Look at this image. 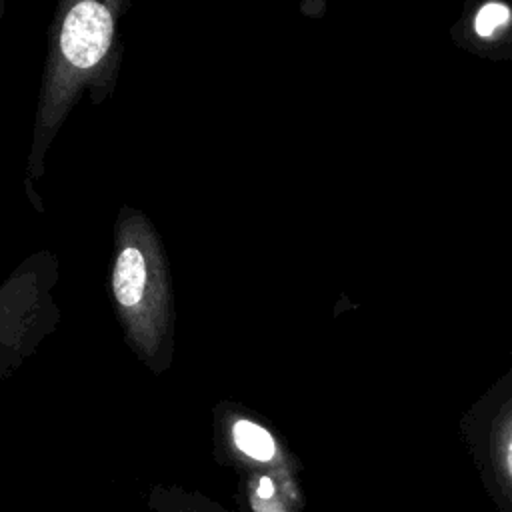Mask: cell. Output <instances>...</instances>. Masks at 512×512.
Masks as SVG:
<instances>
[{"instance_id":"1","label":"cell","mask_w":512,"mask_h":512,"mask_svg":"<svg viewBox=\"0 0 512 512\" xmlns=\"http://www.w3.org/2000/svg\"><path fill=\"white\" fill-rule=\"evenodd\" d=\"M120 6L122 0H58L24 162V186L36 210H42L36 186L44 176L54 138L78 96L104 76Z\"/></svg>"},{"instance_id":"2","label":"cell","mask_w":512,"mask_h":512,"mask_svg":"<svg viewBox=\"0 0 512 512\" xmlns=\"http://www.w3.org/2000/svg\"><path fill=\"white\" fill-rule=\"evenodd\" d=\"M56 264L50 252L26 256L0 282V378L34 348L50 318Z\"/></svg>"},{"instance_id":"3","label":"cell","mask_w":512,"mask_h":512,"mask_svg":"<svg viewBox=\"0 0 512 512\" xmlns=\"http://www.w3.org/2000/svg\"><path fill=\"white\" fill-rule=\"evenodd\" d=\"M112 292L128 316L146 314L164 290L162 250L148 222L136 214L122 216L116 234Z\"/></svg>"},{"instance_id":"4","label":"cell","mask_w":512,"mask_h":512,"mask_svg":"<svg viewBox=\"0 0 512 512\" xmlns=\"http://www.w3.org/2000/svg\"><path fill=\"white\" fill-rule=\"evenodd\" d=\"M234 444L250 458L258 462H268L276 454V444L270 432H266L260 424L250 420H236L232 428Z\"/></svg>"},{"instance_id":"5","label":"cell","mask_w":512,"mask_h":512,"mask_svg":"<svg viewBox=\"0 0 512 512\" xmlns=\"http://www.w3.org/2000/svg\"><path fill=\"white\" fill-rule=\"evenodd\" d=\"M508 22H510L508 6L500 4V2H488L478 10V14L474 18V30L482 38H492Z\"/></svg>"},{"instance_id":"6","label":"cell","mask_w":512,"mask_h":512,"mask_svg":"<svg viewBox=\"0 0 512 512\" xmlns=\"http://www.w3.org/2000/svg\"><path fill=\"white\" fill-rule=\"evenodd\" d=\"M274 494V484L270 478H262L260 486H258V496L260 498H270Z\"/></svg>"},{"instance_id":"7","label":"cell","mask_w":512,"mask_h":512,"mask_svg":"<svg viewBox=\"0 0 512 512\" xmlns=\"http://www.w3.org/2000/svg\"><path fill=\"white\" fill-rule=\"evenodd\" d=\"M4 12H6V0H0V28H2V20H4Z\"/></svg>"}]
</instances>
